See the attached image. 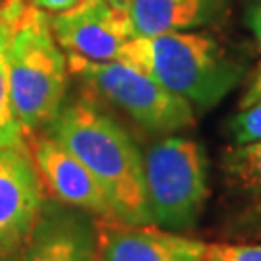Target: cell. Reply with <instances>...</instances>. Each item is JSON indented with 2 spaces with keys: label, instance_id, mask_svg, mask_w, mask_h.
Instances as JSON below:
<instances>
[{
  "label": "cell",
  "instance_id": "cell-2",
  "mask_svg": "<svg viewBox=\"0 0 261 261\" xmlns=\"http://www.w3.org/2000/svg\"><path fill=\"white\" fill-rule=\"evenodd\" d=\"M120 60L153 75L168 91L199 109L221 103L242 77V64L205 33L170 31L134 37Z\"/></svg>",
  "mask_w": 261,
  "mask_h": 261
},
{
  "label": "cell",
  "instance_id": "cell-10",
  "mask_svg": "<svg viewBox=\"0 0 261 261\" xmlns=\"http://www.w3.org/2000/svg\"><path fill=\"white\" fill-rule=\"evenodd\" d=\"M16 261H95L93 223L70 213H43Z\"/></svg>",
  "mask_w": 261,
  "mask_h": 261
},
{
  "label": "cell",
  "instance_id": "cell-19",
  "mask_svg": "<svg viewBox=\"0 0 261 261\" xmlns=\"http://www.w3.org/2000/svg\"><path fill=\"white\" fill-rule=\"evenodd\" d=\"M0 261H16V259H12L8 253H6L4 250H2V248H0Z\"/></svg>",
  "mask_w": 261,
  "mask_h": 261
},
{
  "label": "cell",
  "instance_id": "cell-16",
  "mask_svg": "<svg viewBox=\"0 0 261 261\" xmlns=\"http://www.w3.org/2000/svg\"><path fill=\"white\" fill-rule=\"evenodd\" d=\"M37 8L45 10L47 14H60V12H66V10L77 6L82 0H31Z\"/></svg>",
  "mask_w": 261,
  "mask_h": 261
},
{
  "label": "cell",
  "instance_id": "cell-8",
  "mask_svg": "<svg viewBox=\"0 0 261 261\" xmlns=\"http://www.w3.org/2000/svg\"><path fill=\"white\" fill-rule=\"evenodd\" d=\"M45 192L25 143L0 147V248L18 259L43 215Z\"/></svg>",
  "mask_w": 261,
  "mask_h": 261
},
{
  "label": "cell",
  "instance_id": "cell-15",
  "mask_svg": "<svg viewBox=\"0 0 261 261\" xmlns=\"http://www.w3.org/2000/svg\"><path fill=\"white\" fill-rule=\"evenodd\" d=\"M205 259L261 261V244H207Z\"/></svg>",
  "mask_w": 261,
  "mask_h": 261
},
{
  "label": "cell",
  "instance_id": "cell-9",
  "mask_svg": "<svg viewBox=\"0 0 261 261\" xmlns=\"http://www.w3.org/2000/svg\"><path fill=\"white\" fill-rule=\"evenodd\" d=\"M93 232L95 261H203L207 255L201 240L118 217H99Z\"/></svg>",
  "mask_w": 261,
  "mask_h": 261
},
{
  "label": "cell",
  "instance_id": "cell-14",
  "mask_svg": "<svg viewBox=\"0 0 261 261\" xmlns=\"http://www.w3.org/2000/svg\"><path fill=\"white\" fill-rule=\"evenodd\" d=\"M228 130L234 143L261 140V70L244 97L240 109L230 118Z\"/></svg>",
  "mask_w": 261,
  "mask_h": 261
},
{
  "label": "cell",
  "instance_id": "cell-6",
  "mask_svg": "<svg viewBox=\"0 0 261 261\" xmlns=\"http://www.w3.org/2000/svg\"><path fill=\"white\" fill-rule=\"evenodd\" d=\"M50 28L64 50L68 68L120 60L122 50L136 37L128 10L107 0H82L74 8L53 14Z\"/></svg>",
  "mask_w": 261,
  "mask_h": 261
},
{
  "label": "cell",
  "instance_id": "cell-11",
  "mask_svg": "<svg viewBox=\"0 0 261 261\" xmlns=\"http://www.w3.org/2000/svg\"><path fill=\"white\" fill-rule=\"evenodd\" d=\"M228 0H130L128 14L136 37L199 28L223 16Z\"/></svg>",
  "mask_w": 261,
  "mask_h": 261
},
{
  "label": "cell",
  "instance_id": "cell-4",
  "mask_svg": "<svg viewBox=\"0 0 261 261\" xmlns=\"http://www.w3.org/2000/svg\"><path fill=\"white\" fill-rule=\"evenodd\" d=\"M143 182L151 223L165 230L192 228L209 194L203 149L182 136L155 141L143 157Z\"/></svg>",
  "mask_w": 261,
  "mask_h": 261
},
{
  "label": "cell",
  "instance_id": "cell-17",
  "mask_svg": "<svg viewBox=\"0 0 261 261\" xmlns=\"http://www.w3.org/2000/svg\"><path fill=\"white\" fill-rule=\"evenodd\" d=\"M248 21H250V29H252L253 37H255V41H257V45L261 48V2L250 10Z\"/></svg>",
  "mask_w": 261,
  "mask_h": 261
},
{
  "label": "cell",
  "instance_id": "cell-12",
  "mask_svg": "<svg viewBox=\"0 0 261 261\" xmlns=\"http://www.w3.org/2000/svg\"><path fill=\"white\" fill-rule=\"evenodd\" d=\"M23 0H0V147L23 143V130L12 103L8 74V41Z\"/></svg>",
  "mask_w": 261,
  "mask_h": 261
},
{
  "label": "cell",
  "instance_id": "cell-3",
  "mask_svg": "<svg viewBox=\"0 0 261 261\" xmlns=\"http://www.w3.org/2000/svg\"><path fill=\"white\" fill-rule=\"evenodd\" d=\"M12 103L23 136L45 132L66 99L68 60L56 43L50 18L23 0L8 41Z\"/></svg>",
  "mask_w": 261,
  "mask_h": 261
},
{
  "label": "cell",
  "instance_id": "cell-13",
  "mask_svg": "<svg viewBox=\"0 0 261 261\" xmlns=\"http://www.w3.org/2000/svg\"><path fill=\"white\" fill-rule=\"evenodd\" d=\"M223 170L240 192L261 197V140L236 143L226 151Z\"/></svg>",
  "mask_w": 261,
  "mask_h": 261
},
{
  "label": "cell",
  "instance_id": "cell-1",
  "mask_svg": "<svg viewBox=\"0 0 261 261\" xmlns=\"http://www.w3.org/2000/svg\"><path fill=\"white\" fill-rule=\"evenodd\" d=\"M45 132L89 168L118 219L153 224L145 197L143 157L118 122L93 103L77 99L62 105Z\"/></svg>",
  "mask_w": 261,
  "mask_h": 261
},
{
  "label": "cell",
  "instance_id": "cell-5",
  "mask_svg": "<svg viewBox=\"0 0 261 261\" xmlns=\"http://www.w3.org/2000/svg\"><path fill=\"white\" fill-rule=\"evenodd\" d=\"M68 70L147 134L168 136L188 130L196 122L192 105L168 91L153 75L122 60L84 62Z\"/></svg>",
  "mask_w": 261,
  "mask_h": 261
},
{
  "label": "cell",
  "instance_id": "cell-20",
  "mask_svg": "<svg viewBox=\"0 0 261 261\" xmlns=\"http://www.w3.org/2000/svg\"><path fill=\"white\" fill-rule=\"evenodd\" d=\"M203 261H211V259H203Z\"/></svg>",
  "mask_w": 261,
  "mask_h": 261
},
{
  "label": "cell",
  "instance_id": "cell-18",
  "mask_svg": "<svg viewBox=\"0 0 261 261\" xmlns=\"http://www.w3.org/2000/svg\"><path fill=\"white\" fill-rule=\"evenodd\" d=\"M107 2H111L112 6L122 10H128V6H130V0H107Z\"/></svg>",
  "mask_w": 261,
  "mask_h": 261
},
{
  "label": "cell",
  "instance_id": "cell-7",
  "mask_svg": "<svg viewBox=\"0 0 261 261\" xmlns=\"http://www.w3.org/2000/svg\"><path fill=\"white\" fill-rule=\"evenodd\" d=\"M23 143L45 194L56 201L97 217H116L103 186L74 153L47 132L23 136Z\"/></svg>",
  "mask_w": 261,
  "mask_h": 261
}]
</instances>
